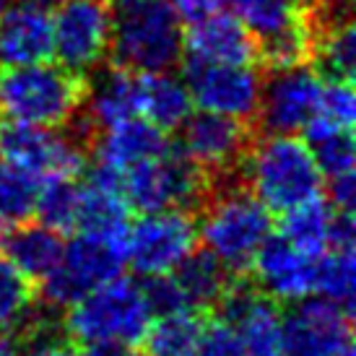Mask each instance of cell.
Returning a JSON list of instances; mask_svg holds the SVG:
<instances>
[{
    "label": "cell",
    "mask_w": 356,
    "mask_h": 356,
    "mask_svg": "<svg viewBox=\"0 0 356 356\" xmlns=\"http://www.w3.org/2000/svg\"><path fill=\"white\" fill-rule=\"evenodd\" d=\"M198 234L234 276H248L255 252L273 234V213L250 193L242 167L211 177V198L203 206Z\"/></svg>",
    "instance_id": "cell-1"
},
{
    "label": "cell",
    "mask_w": 356,
    "mask_h": 356,
    "mask_svg": "<svg viewBox=\"0 0 356 356\" xmlns=\"http://www.w3.org/2000/svg\"><path fill=\"white\" fill-rule=\"evenodd\" d=\"M86 99V76L60 63L40 60L0 68V118L21 125L63 128Z\"/></svg>",
    "instance_id": "cell-2"
},
{
    "label": "cell",
    "mask_w": 356,
    "mask_h": 356,
    "mask_svg": "<svg viewBox=\"0 0 356 356\" xmlns=\"http://www.w3.org/2000/svg\"><path fill=\"white\" fill-rule=\"evenodd\" d=\"M242 175L250 193L273 216L323 195V175L309 146L297 133H257Z\"/></svg>",
    "instance_id": "cell-3"
},
{
    "label": "cell",
    "mask_w": 356,
    "mask_h": 356,
    "mask_svg": "<svg viewBox=\"0 0 356 356\" xmlns=\"http://www.w3.org/2000/svg\"><path fill=\"white\" fill-rule=\"evenodd\" d=\"M109 60L133 73L175 70L182 60V21L169 0H109Z\"/></svg>",
    "instance_id": "cell-4"
},
{
    "label": "cell",
    "mask_w": 356,
    "mask_h": 356,
    "mask_svg": "<svg viewBox=\"0 0 356 356\" xmlns=\"http://www.w3.org/2000/svg\"><path fill=\"white\" fill-rule=\"evenodd\" d=\"M120 195L133 213L179 208L198 216L211 198V177L179 146L169 143L161 156L120 172Z\"/></svg>",
    "instance_id": "cell-5"
},
{
    "label": "cell",
    "mask_w": 356,
    "mask_h": 356,
    "mask_svg": "<svg viewBox=\"0 0 356 356\" xmlns=\"http://www.w3.org/2000/svg\"><path fill=\"white\" fill-rule=\"evenodd\" d=\"M151 320L154 315L140 294L138 281L118 276L68 307L63 325L70 341L79 346L115 341L136 348L149 330Z\"/></svg>",
    "instance_id": "cell-6"
},
{
    "label": "cell",
    "mask_w": 356,
    "mask_h": 356,
    "mask_svg": "<svg viewBox=\"0 0 356 356\" xmlns=\"http://www.w3.org/2000/svg\"><path fill=\"white\" fill-rule=\"evenodd\" d=\"M0 156L40 182L79 179L86 175L91 146L70 128H40L8 122L0 128Z\"/></svg>",
    "instance_id": "cell-7"
},
{
    "label": "cell",
    "mask_w": 356,
    "mask_h": 356,
    "mask_svg": "<svg viewBox=\"0 0 356 356\" xmlns=\"http://www.w3.org/2000/svg\"><path fill=\"white\" fill-rule=\"evenodd\" d=\"M125 263L128 257L112 245L76 234L63 250L58 268L37 284V299L58 312H65L97 286L122 276Z\"/></svg>",
    "instance_id": "cell-8"
},
{
    "label": "cell",
    "mask_w": 356,
    "mask_h": 356,
    "mask_svg": "<svg viewBox=\"0 0 356 356\" xmlns=\"http://www.w3.org/2000/svg\"><path fill=\"white\" fill-rule=\"evenodd\" d=\"M179 63L182 81L195 107L255 125L263 89V70L257 65H221L190 58Z\"/></svg>",
    "instance_id": "cell-9"
},
{
    "label": "cell",
    "mask_w": 356,
    "mask_h": 356,
    "mask_svg": "<svg viewBox=\"0 0 356 356\" xmlns=\"http://www.w3.org/2000/svg\"><path fill=\"white\" fill-rule=\"evenodd\" d=\"M109 0H58L52 8V55L70 70L97 68L109 55Z\"/></svg>",
    "instance_id": "cell-10"
},
{
    "label": "cell",
    "mask_w": 356,
    "mask_h": 356,
    "mask_svg": "<svg viewBox=\"0 0 356 356\" xmlns=\"http://www.w3.org/2000/svg\"><path fill=\"white\" fill-rule=\"evenodd\" d=\"M198 216L179 208H167L156 213H140L130 224L128 263L140 276L169 273L182 257L198 245Z\"/></svg>",
    "instance_id": "cell-11"
},
{
    "label": "cell",
    "mask_w": 356,
    "mask_h": 356,
    "mask_svg": "<svg viewBox=\"0 0 356 356\" xmlns=\"http://www.w3.org/2000/svg\"><path fill=\"white\" fill-rule=\"evenodd\" d=\"M284 356H354L351 309L305 297L284 317Z\"/></svg>",
    "instance_id": "cell-12"
},
{
    "label": "cell",
    "mask_w": 356,
    "mask_h": 356,
    "mask_svg": "<svg viewBox=\"0 0 356 356\" xmlns=\"http://www.w3.org/2000/svg\"><path fill=\"white\" fill-rule=\"evenodd\" d=\"M182 140L177 146L188 154L208 177L229 175L245 164L257 128L245 120L216 115V112H190L182 122Z\"/></svg>",
    "instance_id": "cell-13"
},
{
    "label": "cell",
    "mask_w": 356,
    "mask_h": 356,
    "mask_svg": "<svg viewBox=\"0 0 356 356\" xmlns=\"http://www.w3.org/2000/svg\"><path fill=\"white\" fill-rule=\"evenodd\" d=\"M323 76L312 65L263 73L257 133H302L320 104Z\"/></svg>",
    "instance_id": "cell-14"
},
{
    "label": "cell",
    "mask_w": 356,
    "mask_h": 356,
    "mask_svg": "<svg viewBox=\"0 0 356 356\" xmlns=\"http://www.w3.org/2000/svg\"><path fill=\"white\" fill-rule=\"evenodd\" d=\"M250 278L266 297L276 302H299L315 294L317 257L299 252L281 234H270L255 252Z\"/></svg>",
    "instance_id": "cell-15"
},
{
    "label": "cell",
    "mask_w": 356,
    "mask_h": 356,
    "mask_svg": "<svg viewBox=\"0 0 356 356\" xmlns=\"http://www.w3.org/2000/svg\"><path fill=\"white\" fill-rule=\"evenodd\" d=\"M52 58V8L40 0H16L0 16V68Z\"/></svg>",
    "instance_id": "cell-16"
},
{
    "label": "cell",
    "mask_w": 356,
    "mask_h": 356,
    "mask_svg": "<svg viewBox=\"0 0 356 356\" xmlns=\"http://www.w3.org/2000/svg\"><path fill=\"white\" fill-rule=\"evenodd\" d=\"M182 58L221 65H255L257 44L234 13L218 10L208 19L190 24L182 34Z\"/></svg>",
    "instance_id": "cell-17"
},
{
    "label": "cell",
    "mask_w": 356,
    "mask_h": 356,
    "mask_svg": "<svg viewBox=\"0 0 356 356\" xmlns=\"http://www.w3.org/2000/svg\"><path fill=\"white\" fill-rule=\"evenodd\" d=\"M94 79L86 81V99L83 115L89 118L94 130H107L122 120L138 118V73L120 68L109 60L99 63Z\"/></svg>",
    "instance_id": "cell-18"
},
{
    "label": "cell",
    "mask_w": 356,
    "mask_h": 356,
    "mask_svg": "<svg viewBox=\"0 0 356 356\" xmlns=\"http://www.w3.org/2000/svg\"><path fill=\"white\" fill-rule=\"evenodd\" d=\"M169 149V133L159 130L143 118L122 120L107 130H99L91 143V156L97 164L125 169L146 159L161 156Z\"/></svg>",
    "instance_id": "cell-19"
},
{
    "label": "cell",
    "mask_w": 356,
    "mask_h": 356,
    "mask_svg": "<svg viewBox=\"0 0 356 356\" xmlns=\"http://www.w3.org/2000/svg\"><path fill=\"white\" fill-rule=\"evenodd\" d=\"M65 239L60 232L44 227L42 221H24L0 234V255L10 260L31 284L52 273L63 260Z\"/></svg>",
    "instance_id": "cell-20"
},
{
    "label": "cell",
    "mask_w": 356,
    "mask_h": 356,
    "mask_svg": "<svg viewBox=\"0 0 356 356\" xmlns=\"http://www.w3.org/2000/svg\"><path fill=\"white\" fill-rule=\"evenodd\" d=\"M130 211L128 203L122 200L118 190L86 182L81 188L79 200V218H76V232L83 237L107 242L115 250H120L128 257V237H130Z\"/></svg>",
    "instance_id": "cell-21"
},
{
    "label": "cell",
    "mask_w": 356,
    "mask_h": 356,
    "mask_svg": "<svg viewBox=\"0 0 356 356\" xmlns=\"http://www.w3.org/2000/svg\"><path fill=\"white\" fill-rule=\"evenodd\" d=\"M195 109L185 81L172 70L138 73V118L164 133H175Z\"/></svg>",
    "instance_id": "cell-22"
},
{
    "label": "cell",
    "mask_w": 356,
    "mask_h": 356,
    "mask_svg": "<svg viewBox=\"0 0 356 356\" xmlns=\"http://www.w3.org/2000/svg\"><path fill=\"white\" fill-rule=\"evenodd\" d=\"M169 273L177 278L179 289L185 291L190 307L200 309V312L213 309L218 297L229 286V281L234 278V273L211 250L198 248V245L190 250L188 255L175 266V270H169Z\"/></svg>",
    "instance_id": "cell-23"
},
{
    "label": "cell",
    "mask_w": 356,
    "mask_h": 356,
    "mask_svg": "<svg viewBox=\"0 0 356 356\" xmlns=\"http://www.w3.org/2000/svg\"><path fill=\"white\" fill-rule=\"evenodd\" d=\"M248 356H284V309L281 302L257 291L232 323Z\"/></svg>",
    "instance_id": "cell-24"
},
{
    "label": "cell",
    "mask_w": 356,
    "mask_h": 356,
    "mask_svg": "<svg viewBox=\"0 0 356 356\" xmlns=\"http://www.w3.org/2000/svg\"><path fill=\"white\" fill-rule=\"evenodd\" d=\"M206 323L203 312L193 307L156 317V323L151 320L138 343L140 356H193Z\"/></svg>",
    "instance_id": "cell-25"
},
{
    "label": "cell",
    "mask_w": 356,
    "mask_h": 356,
    "mask_svg": "<svg viewBox=\"0 0 356 356\" xmlns=\"http://www.w3.org/2000/svg\"><path fill=\"white\" fill-rule=\"evenodd\" d=\"M333 211L336 208L330 206L323 195L305 200L286 213H281L278 234L286 239L291 248H297L299 252H305L309 257H320L327 250V232H330Z\"/></svg>",
    "instance_id": "cell-26"
},
{
    "label": "cell",
    "mask_w": 356,
    "mask_h": 356,
    "mask_svg": "<svg viewBox=\"0 0 356 356\" xmlns=\"http://www.w3.org/2000/svg\"><path fill=\"white\" fill-rule=\"evenodd\" d=\"M312 68L323 79L354 81L356 65V34L354 19L333 24L312 37Z\"/></svg>",
    "instance_id": "cell-27"
},
{
    "label": "cell",
    "mask_w": 356,
    "mask_h": 356,
    "mask_svg": "<svg viewBox=\"0 0 356 356\" xmlns=\"http://www.w3.org/2000/svg\"><path fill=\"white\" fill-rule=\"evenodd\" d=\"M307 0H232L237 16L255 42L291 29L305 21Z\"/></svg>",
    "instance_id": "cell-28"
},
{
    "label": "cell",
    "mask_w": 356,
    "mask_h": 356,
    "mask_svg": "<svg viewBox=\"0 0 356 356\" xmlns=\"http://www.w3.org/2000/svg\"><path fill=\"white\" fill-rule=\"evenodd\" d=\"M42 182L0 156V224H24L34 218Z\"/></svg>",
    "instance_id": "cell-29"
},
{
    "label": "cell",
    "mask_w": 356,
    "mask_h": 356,
    "mask_svg": "<svg viewBox=\"0 0 356 356\" xmlns=\"http://www.w3.org/2000/svg\"><path fill=\"white\" fill-rule=\"evenodd\" d=\"M79 200L81 185L76 179H47L42 182L34 216L40 218L44 227L60 232L63 237L76 232V218H79Z\"/></svg>",
    "instance_id": "cell-30"
},
{
    "label": "cell",
    "mask_w": 356,
    "mask_h": 356,
    "mask_svg": "<svg viewBox=\"0 0 356 356\" xmlns=\"http://www.w3.org/2000/svg\"><path fill=\"white\" fill-rule=\"evenodd\" d=\"M354 248L351 250H325L317 257L315 294L354 312Z\"/></svg>",
    "instance_id": "cell-31"
},
{
    "label": "cell",
    "mask_w": 356,
    "mask_h": 356,
    "mask_svg": "<svg viewBox=\"0 0 356 356\" xmlns=\"http://www.w3.org/2000/svg\"><path fill=\"white\" fill-rule=\"evenodd\" d=\"M34 302V284L10 260L0 255V330L13 336L29 317Z\"/></svg>",
    "instance_id": "cell-32"
},
{
    "label": "cell",
    "mask_w": 356,
    "mask_h": 356,
    "mask_svg": "<svg viewBox=\"0 0 356 356\" xmlns=\"http://www.w3.org/2000/svg\"><path fill=\"white\" fill-rule=\"evenodd\" d=\"M317 118L333 122L338 128H354L356 118V97L351 81L343 79H323L320 89V104H317Z\"/></svg>",
    "instance_id": "cell-33"
},
{
    "label": "cell",
    "mask_w": 356,
    "mask_h": 356,
    "mask_svg": "<svg viewBox=\"0 0 356 356\" xmlns=\"http://www.w3.org/2000/svg\"><path fill=\"white\" fill-rule=\"evenodd\" d=\"M138 286L154 317L172 315V312H179V309H190L188 297H185V291L179 289L177 278L172 276V273L143 276V281H138Z\"/></svg>",
    "instance_id": "cell-34"
},
{
    "label": "cell",
    "mask_w": 356,
    "mask_h": 356,
    "mask_svg": "<svg viewBox=\"0 0 356 356\" xmlns=\"http://www.w3.org/2000/svg\"><path fill=\"white\" fill-rule=\"evenodd\" d=\"M193 356H248V351L242 346L237 330L213 317V320L206 323V327H203L200 341Z\"/></svg>",
    "instance_id": "cell-35"
},
{
    "label": "cell",
    "mask_w": 356,
    "mask_h": 356,
    "mask_svg": "<svg viewBox=\"0 0 356 356\" xmlns=\"http://www.w3.org/2000/svg\"><path fill=\"white\" fill-rule=\"evenodd\" d=\"M323 188H325V200L336 208V211H354V206H356L354 172L323 179Z\"/></svg>",
    "instance_id": "cell-36"
},
{
    "label": "cell",
    "mask_w": 356,
    "mask_h": 356,
    "mask_svg": "<svg viewBox=\"0 0 356 356\" xmlns=\"http://www.w3.org/2000/svg\"><path fill=\"white\" fill-rule=\"evenodd\" d=\"M229 0H169V6L175 8V13L179 16L182 24H195V21H203L208 16H213L218 10H224Z\"/></svg>",
    "instance_id": "cell-37"
},
{
    "label": "cell",
    "mask_w": 356,
    "mask_h": 356,
    "mask_svg": "<svg viewBox=\"0 0 356 356\" xmlns=\"http://www.w3.org/2000/svg\"><path fill=\"white\" fill-rule=\"evenodd\" d=\"M26 356H83V351H81L79 343L70 341L68 333H63V336L29 343L26 346Z\"/></svg>",
    "instance_id": "cell-38"
},
{
    "label": "cell",
    "mask_w": 356,
    "mask_h": 356,
    "mask_svg": "<svg viewBox=\"0 0 356 356\" xmlns=\"http://www.w3.org/2000/svg\"><path fill=\"white\" fill-rule=\"evenodd\" d=\"M0 356H19V343H16V338L6 333V330H0Z\"/></svg>",
    "instance_id": "cell-39"
},
{
    "label": "cell",
    "mask_w": 356,
    "mask_h": 356,
    "mask_svg": "<svg viewBox=\"0 0 356 356\" xmlns=\"http://www.w3.org/2000/svg\"><path fill=\"white\" fill-rule=\"evenodd\" d=\"M10 3H13V0H0V16H3V13H6V8H8Z\"/></svg>",
    "instance_id": "cell-40"
},
{
    "label": "cell",
    "mask_w": 356,
    "mask_h": 356,
    "mask_svg": "<svg viewBox=\"0 0 356 356\" xmlns=\"http://www.w3.org/2000/svg\"><path fill=\"white\" fill-rule=\"evenodd\" d=\"M0 234H3V224H0Z\"/></svg>",
    "instance_id": "cell-41"
},
{
    "label": "cell",
    "mask_w": 356,
    "mask_h": 356,
    "mask_svg": "<svg viewBox=\"0 0 356 356\" xmlns=\"http://www.w3.org/2000/svg\"><path fill=\"white\" fill-rule=\"evenodd\" d=\"M0 128H3V122H0Z\"/></svg>",
    "instance_id": "cell-42"
},
{
    "label": "cell",
    "mask_w": 356,
    "mask_h": 356,
    "mask_svg": "<svg viewBox=\"0 0 356 356\" xmlns=\"http://www.w3.org/2000/svg\"><path fill=\"white\" fill-rule=\"evenodd\" d=\"M133 356H136V354H133Z\"/></svg>",
    "instance_id": "cell-43"
}]
</instances>
